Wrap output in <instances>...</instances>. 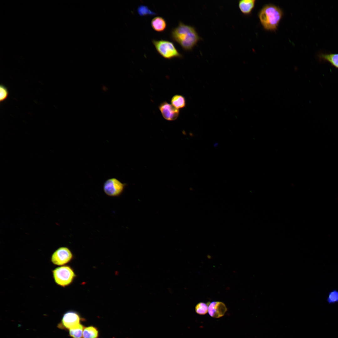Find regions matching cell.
Here are the masks:
<instances>
[{
    "mask_svg": "<svg viewBox=\"0 0 338 338\" xmlns=\"http://www.w3.org/2000/svg\"><path fill=\"white\" fill-rule=\"evenodd\" d=\"M170 35L173 40L187 51L192 50L202 39L194 27L181 21L177 26L172 29Z\"/></svg>",
    "mask_w": 338,
    "mask_h": 338,
    "instance_id": "obj_1",
    "label": "cell"
},
{
    "mask_svg": "<svg viewBox=\"0 0 338 338\" xmlns=\"http://www.w3.org/2000/svg\"><path fill=\"white\" fill-rule=\"evenodd\" d=\"M283 15V12L280 8L270 4L263 7L259 12L258 17L265 30L275 31L277 29Z\"/></svg>",
    "mask_w": 338,
    "mask_h": 338,
    "instance_id": "obj_2",
    "label": "cell"
},
{
    "mask_svg": "<svg viewBox=\"0 0 338 338\" xmlns=\"http://www.w3.org/2000/svg\"><path fill=\"white\" fill-rule=\"evenodd\" d=\"M53 278L58 285L65 287L70 285L76 275L69 266L64 265L58 267L52 270Z\"/></svg>",
    "mask_w": 338,
    "mask_h": 338,
    "instance_id": "obj_3",
    "label": "cell"
},
{
    "mask_svg": "<svg viewBox=\"0 0 338 338\" xmlns=\"http://www.w3.org/2000/svg\"><path fill=\"white\" fill-rule=\"evenodd\" d=\"M152 41L158 53L166 59L180 58L183 56L176 49L174 44L170 41L163 39H153Z\"/></svg>",
    "mask_w": 338,
    "mask_h": 338,
    "instance_id": "obj_4",
    "label": "cell"
},
{
    "mask_svg": "<svg viewBox=\"0 0 338 338\" xmlns=\"http://www.w3.org/2000/svg\"><path fill=\"white\" fill-rule=\"evenodd\" d=\"M126 184L121 182L117 179L112 177L106 180L103 185L105 194L110 197H118L123 192Z\"/></svg>",
    "mask_w": 338,
    "mask_h": 338,
    "instance_id": "obj_5",
    "label": "cell"
},
{
    "mask_svg": "<svg viewBox=\"0 0 338 338\" xmlns=\"http://www.w3.org/2000/svg\"><path fill=\"white\" fill-rule=\"evenodd\" d=\"M82 320V318L78 312L73 310H69L63 314L60 322L58 325V327L69 330L78 326Z\"/></svg>",
    "mask_w": 338,
    "mask_h": 338,
    "instance_id": "obj_6",
    "label": "cell"
},
{
    "mask_svg": "<svg viewBox=\"0 0 338 338\" xmlns=\"http://www.w3.org/2000/svg\"><path fill=\"white\" fill-rule=\"evenodd\" d=\"M73 257L70 249L66 247H61L56 250L51 257V261L54 264L64 266L69 262Z\"/></svg>",
    "mask_w": 338,
    "mask_h": 338,
    "instance_id": "obj_7",
    "label": "cell"
},
{
    "mask_svg": "<svg viewBox=\"0 0 338 338\" xmlns=\"http://www.w3.org/2000/svg\"><path fill=\"white\" fill-rule=\"evenodd\" d=\"M159 108L163 117L166 120H173L178 117V110L166 102L161 103Z\"/></svg>",
    "mask_w": 338,
    "mask_h": 338,
    "instance_id": "obj_8",
    "label": "cell"
},
{
    "mask_svg": "<svg viewBox=\"0 0 338 338\" xmlns=\"http://www.w3.org/2000/svg\"><path fill=\"white\" fill-rule=\"evenodd\" d=\"M227 311L225 305L219 301H213L209 303L208 312L209 315L214 318L223 316Z\"/></svg>",
    "mask_w": 338,
    "mask_h": 338,
    "instance_id": "obj_9",
    "label": "cell"
},
{
    "mask_svg": "<svg viewBox=\"0 0 338 338\" xmlns=\"http://www.w3.org/2000/svg\"><path fill=\"white\" fill-rule=\"evenodd\" d=\"M256 2L255 0H241L238 2L239 8L243 14H250L253 9Z\"/></svg>",
    "mask_w": 338,
    "mask_h": 338,
    "instance_id": "obj_10",
    "label": "cell"
},
{
    "mask_svg": "<svg viewBox=\"0 0 338 338\" xmlns=\"http://www.w3.org/2000/svg\"><path fill=\"white\" fill-rule=\"evenodd\" d=\"M318 57L320 60L327 62L338 69V54L320 53Z\"/></svg>",
    "mask_w": 338,
    "mask_h": 338,
    "instance_id": "obj_11",
    "label": "cell"
},
{
    "mask_svg": "<svg viewBox=\"0 0 338 338\" xmlns=\"http://www.w3.org/2000/svg\"><path fill=\"white\" fill-rule=\"evenodd\" d=\"M151 25L154 30L158 32H161L166 28V23L163 18L157 16L152 19L151 21Z\"/></svg>",
    "mask_w": 338,
    "mask_h": 338,
    "instance_id": "obj_12",
    "label": "cell"
},
{
    "mask_svg": "<svg viewBox=\"0 0 338 338\" xmlns=\"http://www.w3.org/2000/svg\"><path fill=\"white\" fill-rule=\"evenodd\" d=\"M99 332L97 328L91 325L84 327L83 333V338H98Z\"/></svg>",
    "mask_w": 338,
    "mask_h": 338,
    "instance_id": "obj_13",
    "label": "cell"
},
{
    "mask_svg": "<svg viewBox=\"0 0 338 338\" xmlns=\"http://www.w3.org/2000/svg\"><path fill=\"white\" fill-rule=\"evenodd\" d=\"M171 102L172 105L177 109L183 108L186 105L185 98L180 95H174L171 99Z\"/></svg>",
    "mask_w": 338,
    "mask_h": 338,
    "instance_id": "obj_14",
    "label": "cell"
},
{
    "mask_svg": "<svg viewBox=\"0 0 338 338\" xmlns=\"http://www.w3.org/2000/svg\"><path fill=\"white\" fill-rule=\"evenodd\" d=\"M84 326L80 324L76 327L69 330V335L72 338H82Z\"/></svg>",
    "mask_w": 338,
    "mask_h": 338,
    "instance_id": "obj_15",
    "label": "cell"
},
{
    "mask_svg": "<svg viewBox=\"0 0 338 338\" xmlns=\"http://www.w3.org/2000/svg\"><path fill=\"white\" fill-rule=\"evenodd\" d=\"M209 303H206L202 302L198 303L195 306V310L196 313L201 315L206 314L208 312Z\"/></svg>",
    "mask_w": 338,
    "mask_h": 338,
    "instance_id": "obj_16",
    "label": "cell"
},
{
    "mask_svg": "<svg viewBox=\"0 0 338 338\" xmlns=\"http://www.w3.org/2000/svg\"><path fill=\"white\" fill-rule=\"evenodd\" d=\"M137 11L138 13L141 16L156 14L155 12L152 11L147 6L144 5H140L138 6Z\"/></svg>",
    "mask_w": 338,
    "mask_h": 338,
    "instance_id": "obj_17",
    "label": "cell"
},
{
    "mask_svg": "<svg viewBox=\"0 0 338 338\" xmlns=\"http://www.w3.org/2000/svg\"><path fill=\"white\" fill-rule=\"evenodd\" d=\"M327 301L329 304H334L338 302V290H334L330 291L327 298Z\"/></svg>",
    "mask_w": 338,
    "mask_h": 338,
    "instance_id": "obj_18",
    "label": "cell"
},
{
    "mask_svg": "<svg viewBox=\"0 0 338 338\" xmlns=\"http://www.w3.org/2000/svg\"><path fill=\"white\" fill-rule=\"evenodd\" d=\"M8 95V91L7 89L4 85L1 84L0 87V102H3L6 100Z\"/></svg>",
    "mask_w": 338,
    "mask_h": 338,
    "instance_id": "obj_19",
    "label": "cell"
}]
</instances>
